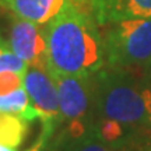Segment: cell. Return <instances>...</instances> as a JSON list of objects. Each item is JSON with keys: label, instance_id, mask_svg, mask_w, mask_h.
<instances>
[{"label": "cell", "instance_id": "obj_2", "mask_svg": "<svg viewBox=\"0 0 151 151\" xmlns=\"http://www.w3.org/2000/svg\"><path fill=\"white\" fill-rule=\"evenodd\" d=\"M94 101L102 119L122 126L151 124V87L134 80L124 70H99L94 80Z\"/></svg>", "mask_w": 151, "mask_h": 151}, {"label": "cell", "instance_id": "obj_11", "mask_svg": "<svg viewBox=\"0 0 151 151\" xmlns=\"http://www.w3.org/2000/svg\"><path fill=\"white\" fill-rule=\"evenodd\" d=\"M67 151H116L111 143L105 141L98 134L97 129L86 132L83 136L73 139Z\"/></svg>", "mask_w": 151, "mask_h": 151}, {"label": "cell", "instance_id": "obj_10", "mask_svg": "<svg viewBox=\"0 0 151 151\" xmlns=\"http://www.w3.org/2000/svg\"><path fill=\"white\" fill-rule=\"evenodd\" d=\"M28 120L17 115L0 113V144L17 150L27 136Z\"/></svg>", "mask_w": 151, "mask_h": 151}, {"label": "cell", "instance_id": "obj_15", "mask_svg": "<svg viewBox=\"0 0 151 151\" xmlns=\"http://www.w3.org/2000/svg\"><path fill=\"white\" fill-rule=\"evenodd\" d=\"M0 151H17V150H11V148H7L3 144H0Z\"/></svg>", "mask_w": 151, "mask_h": 151}, {"label": "cell", "instance_id": "obj_3", "mask_svg": "<svg viewBox=\"0 0 151 151\" xmlns=\"http://www.w3.org/2000/svg\"><path fill=\"white\" fill-rule=\"evenodd\" d=\"M102 35L105 62L126 70L151 63V18L124 20L105 25Z\"/></svg>", "mask_w": 151, "mask_h": 151}, {"label": "cell", "instance_id": "obj_5", "mask_svg": "<svg viewBox=\"0 0 151 151\" xmlns=\"http://www.w3.org/2000/svg\"><path fill=\"white\" fill-rule=\"evenodd\" d=\"M24 88L27 91L32 106L42 120L43 133L52 134L55 124L60 122L59 97L53 77L46 66L31 65L24 74Z\"/></svg>", "mask_w": 151, "mask_h": 151}, {"label": "cell", "instance_id": "obj_7", "mask_svg": "<svg viewBox=\"0 0 151 151\" xmlns=\"http://www.w3.org/2000/svg\"><path fill=\"white\" fill-rule=\"evenodd\" d=\"M98 27L137 18H151V0H83Z\"/></svg>", "mask_w": 151, "mask_h": 151}, {"label": "cell", "instance_id": "obj_14", "mask_svg": "<svg viewBox=\"0 0 151 151\" xmlns=\"http://www.w3.org/2000/svg\"><path fill=\"white\" fill-rule=\"evenodd\" d=\"M24 87V74L16 71H3L0 73V95L16 91Z\"/></svg>", "mask_w": 151, "mask_h": 151}, {"label": "cell", "instance_id": "obj_8", "mask_svg": "<svg viewBox=\"0 0 151 151\" xmlns=\"http://www.w3.org/2000/svg\"><path fill=\"white\" fill-rule=\"evenodd\" d=\"M71 4L83 7V0H0V7L13 16L43 25Z\"/></svg>", "mask_w": 151, "mask_h": 151}, {"label": "cell", "instance_id": "obj_16", "mask_svg": "<svg viewBox=\"0 0 151 151\" xmlns=\"http://www.w3.org/2000/svg\"><path fill=\"white\" fill-rule=\"evenodd\" d=\"M150 65H151V63H150Z\"/></svg>", "mask_w": 151, "mask_h": 151}, {"label": "cell", "instance_id": "obj_13", "mask_svg": "<svg viewBox=\"0 0 151 151\" xmlns=\"http://www.w3.org/2000/svg\"><path fill=\"white\" fill-rule=\"evenodd\" d=\"M97 132L104 140L112 144V143L118 141L123 136V126L119 124L118 122H115V120L102 119L101 124L97 127Z\"/></svg>", "mask_w": 151, "mask_h": 151}, {"label": "cell", "instance_id": "obj_9", "mask_svg": "<svg viewBox=\"0 0 151 151\" xmlns=\"http://www.w3.org/2000/svg\"><path fill=\"white\" fill-rule=\"evenodd\" d=\"M0 113L17 115L28 122L39 119V113L32 106L24 87L9 92V94L0 95Z\"/></svg>", "mask_w": 151, "mask_h": 151}, {"label": "cell", "instance_id": "obj_6", "mask_svg": "<svg viewBox=\"0 0 151 151\" xmlns=\"http://www.w3.org/2000/svg\"><path fill=\"white\" fill-rule=\"evenodd\" d=\"M9 45L28 66H46V41L42 25L14 16L10 24Z\"/></svg>", "mask_w": 151, "mask_h": 151}, {"label": "cell", "instance_id": "obj_12", "mask_svg": "<svg viewBox=\"0 0 151 151\" xmlns=\"http://www.w3.org/2000/svg\"><path fill=\"white\" fill-rule=\"evenodd\" d=\"M28 65L22 59H20L13 50L10 45L4 42V39L0 37V73L3 71H16L25 74Z\"/></svg>", "mask_w": 151, "mask_h": 151}, {"label": "cell", "instance_id": "obj_4", "mask_svg": "<svg viewBox=\"0 0 151 151\" xmlns=\"http://www.w3.org/2000/svg\"><path fill=\"white\" fill-rule=\"evenodd\" d=\"M50 73V71H49ZM53 77L59 97L60 118L70 122V134L73 139L86 133L84 118L94 101V84L91 77L86 76H65L50 73Z\"/></svg>", "mask_w": 151, "mask_h": 151}, {"label": "cell", "instance_id": "obj_1", "mask_svg": "<svg viewBox=\"0 0 151 151\" xmlns=\"http://www.w3.org/2000/svg\"><path fill=\"white\" fill-rule=\"evenodd\" d=\"M46 41V67L65 76L97 74L105 63L102 35L91 14L71 4L42 25Z\"/></svg>", "mask_w": 151, "mask_h": 151}]
</instances>
